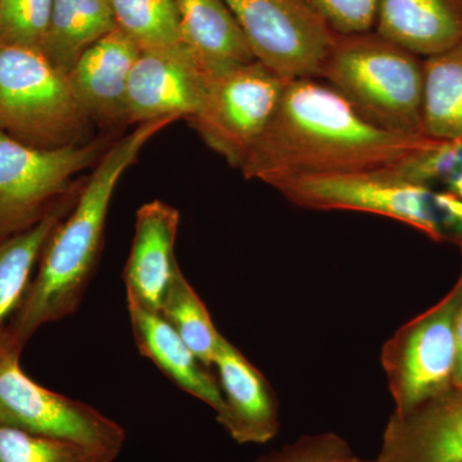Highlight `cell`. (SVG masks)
I'll return each mask as SVG.
<instances>
[{"instance_id": "cell-1", "label": "cell", "mask_w": 462, "mask_h": 462, "mask_svg": "<svg viewBox=\"0 0 462 462\" xmlns=\"http://www.w3.org/2000/svg\"><path fill=\"white\" fill-rule=\"evenodd\" d=\"M438 142L375 126L330 85L293 79L242 171L245 179L269 187L298 176L402 171L411 158Z\"/></svg>"}, {"instance_id": "cell-2", "label": "cell", "mask_w": 462, "mask_h": 462, "mask_svg": "<svg viewBox=\"0 0 462 462\" xmlns=\"http://www.w3.org/2000/svg\"><path fill=\"white\" fill-rule=\"evenodd\" d=\"M175 121L166 117L138 125L100 158L71 211L51 234L39 258L38 273L5 325L21 349L44 325L63 320L81 305L98 266L109 205L118 181L148 142Z\"/></svg>"}, {"instance_id": "cell-3", "label": "cell", "mask_w": 462, "mask_h": 462, "mask_svg": "<svg viewBox=\"0 0 462 462\" xmlns=\"http://www.w3.org/2000/svg\"><path fill=\"white\" fill-rule=\"evenodd\" d=\"M320 78L375 126L424 135V60L411 51L378 33L338 35Z\"/></svg>"}, {"instance_id": "cell-4", "label": "cell", "mask_w": 462, "mask_h": 462, "mask_svg": "<svg viewBox=\"0 0 462 462\" xmlns=\"http://www.w3.org/2000/svg\"><path fill=\"white\" fill-rule=\"evenodd\" d=\"M91 121L41 51L0 45V132L30 147L83 144Z\"/></svg>"}, {"instance_id": "cell-5", "label": "cell", "mask_w": 462, "mask_h": 462, "mask_svg": "<svg viewBox=\"0 0 462 462\" xmlns=\"http://www.w3.org/2000/svg\"><path fill=\"white\" fill-rule=\"evenodd\" d=\"M21 354L5 325L0 327V424L120 455L124 428L90 404L38 384L23 372Z\"/></svg>"}, {"instance_id": "cell-6", "label": "cell", "mask_w": 462, "mask_h": 462, "mask_svg": "<svg viewBox=\"0 0 462 462\" xmlns=\"http://www.w3.org/2000/svg\"><path fill=\"white\" fill-rule=\"evenodd\" d=\"M107 149L105 141L35 148L0 132V240L41 223L74 191L76 173L98 163Z\"/></svg>"}, {"instance_id": "cell-7", "label": "cell", "mask_w": 462, "mask_h": 462, "mask_svg": "<svg viewBox=\"0 0 462 462\" xmlns=\"http://www.w3.org/2000/svg\"><path fill=\"white\" fill-rule=\"evenodd\" d=\"M285 199L316 211H358L393 218L443 242L428 185L406 180L400 170L298 176L276 182Z\"/></svg>"}, {"instance_id": "cell-8", "label": "cell", "mask_w": 462, "mask_h": 462, "mask_svg": "<svg viewBox=\"0 0 462 462\" xmlns=\"http://www.w3.org/2000/svg\"><path fill=\"white\" fill-rule=\"evenodd\" d=\"M456 289L402 325L383 346L380 361L396 410L404 415L455 388Z\"/></svg>"}, {"instance_id": "cell-9", "label": "cell", "mask_w": 462, "mask_h": 462, "mask_svg": "<svg viewBox=\"0 0 462 462\" xmlns=\"http://www.w3.org/2000/svg\"><path fill=\"white\" fill-rule=\"evenodd\" d=\"M288 81L258 60L238 67L211 81L199 111L188 121L212 151L242 170Z\"/></svg>"}, {"instance_id": "cell-10", "label": "cell", "mask_w": 462, "mask_h": 462, "mask_svg": "<svg viewBox=\"0 0 462 462\" xmlns=\"http://www.w3.org/2000/svg\"><path fill=\"white\" fill-rule=\"evenodd\" d=\"M258 62L287 80L320 78L337 33L303 0H224Z\"/></svg>"}, {"instance_id": "cell-11", "label": "cell", "mask_w": 462, "mask_h": 462, "mask_svg": "<svg viewBox=\"0 0 462 462\" xmlns=\"http://www.w3.org/2000/svg\"><path fill=\"white\" fill-rule=\"evenodd\" d=\"M211 81L182 44L142 51L130 76L129 124L166 117L190 120Z\"/></svg>"}, {"instance_id": "cell-12", "label": "cell", "mask_w": 462, "mask_h": 462, "mask_svg": "<svg viewBox=\"0 0 462 462\" xmlns=\"http://www.w3.org/2000/svg\"><path fill=\"white\" fill-rule=\"evenodd\" d=\"M141 48L116 27L84 51L67 74L76 102L91 123L129 124L127 94Z\"/></svg>"}, {"instance_id": "cell-13", "label": "cell", "mask_w": 462, "mask_h": 462, "mask_svg": "<svg viewBox=\"0 0 462 462\" xmlns=\"http://www.w3.org/2000/svg\"><path fill=\"white\" fill-rule=\"evenodd\" d=\"M376 462H462V387L389 419Z\"/></svg>"}, {"instance_id": "cell-14", "label": "cell", "mask_w": 462, "mask_h": 462, "mask_svg": "<svg viewBox=\"0 0 462 462\" xmlns=\"http://www.w3.org/2000/svg\"><path fill=\"white\" fill-rule=\"evenodd\" d=\"M214 367L225 402L217 421L240 445L272 440L279 430L278 401L260 370L225 337Z\"/></svg>"}, {"instance_id": "cell-15", "label": "cell", "mask_w": 462, "mask_h": 462, "mask_svg": "<svg viewBox=\"0 0 462 462\" xmlns=\"http://www.w3.org/2000/svg\"><path fill=\"white\" fill-rule=\"evenodd\" d=\"M180 214L162 200L145 203L136 212L135 233L123 278L126 300L160 311L179 266L175 257Z\"/></svg>"}, {"instance_id": "cell-16", "label": "cell", "mask_w": 462, "mask_h": 462, "mask_svg": "<svg viewBox=\"0 0 462 462\" xmlns=\"http://www.w3.org/2000/svg\"><path fill=\"white\" fill-rule=\"evenodd\" d=\"M126 300L134 339L142 356L156 365L182 391L208 404L216 415L223 413V392L217 379L209 372L211 369L200 363L160 311Z\"/></svg>"}, {"instance_id": "cell-17", "label": "cell", "mask_w": 462, "mask_h": 462, "mask_svg": "<svg viewBox=\"0 0 462 462\" xmlns=\"http://www.w3.org/2000/svg\"><path fill=\"white\" fill-rule=\"evenodd\" d=\"M176 5L181 44L211 80L257 60L224 0H176Z\"/></svg>"}, {"instance_id": "cell-18", "label": "cell", "mask_w": 462, "mask_h": 462, "mask_svg": "<svg viewBox=\"0 0 462 462\" xmlns=\"http://www.w3.org/2000/svg\"><path fill=\"white\" fill-rule=\"evenodd\" d=\"M376 33L418 57L462 42V0H379Z\"/></svg>"}, {"instance_id": "cell-19", "label": "cell", "mask_w": 462, "mask_h": 462, "mask_svg": "<svg viewBox=\"0 0 462 462\" xmlns=\"http://www.w3.org/2000/svg\"><path fill=\"white\" fill-rule=\"evenodd\" d=\"M116 27L112 0H54L41 51L67 75L85 51Z\"/></svg>"}, {"instance_id": "cell-20", "label": "cell", "mask_w": 462, "mask_h": 462, "mask_svg": "<svg viewBox=\"0 0 462 462\" xmlns=\"http://www.w3.org/2000/svg\"><path fill=\"white\" fill-rule=\"evenodd\" d=\"M78 199L75 191L69 194L32 229L0 240V327L20 306L51 234Z\"/></svg>"}, {"instance_id": "cell-21", "label": "cell", "mask_w": 462, "mask_h": 462, "mask_svg": "<svg viewBox=\"0 0 462 462\" xmlns=\"http://www.w3.org/2000/svg\"><path fill=\"white\" fill-rule=\"evenodd\" d=\"M422 134L462 142V42L424 60Z\"/></svg>"}, {"instance_id": "cell-22", "label": "cell", "mask_w": 462, "mask_h": 462, "mask_svg": "<svg viewBox=\"0 0 462 462\" xmlns=\"http://www.w3.org/2000/svg\"><path fill=\"white\" fill-rule=\"evenodd\" d=\"M160 314L189 346L200 363L214 367L216 354L224 336L215 327L211 315L197 291L176 267L160 307Z\"/></svg>"}, {"instance_id": "cell-23", "label": "cell", "mask_w": 462, "mask_h": 462, "mask_svg": "<svg viewBox=\"0 0 462 462\" xmlns=\"http://www.w3.org/2000/svg\"><path fill=\"white\" fill-rule=\"evenodd\" d=\"M116 25L141 51L181 44L176 0H112Z\"/></svg>"}, {"instance_id": "cell-24", "label": "cell", "mask_w": 462, "mask_h": 462, "mask_svg": "<svg viewBox=\"0 0 462 462\" xmlns=\"http://www.w3.org/2000/svg\"><path fill=\"white\" fill-rule=\"evenodd\" d=\"M117 456L0 424V462H114Z\"/></svg>"}, {"instance_id": "cell-25", "label": "cell", "mask_w": 462, "mask_h": 462, "mask_svg": "<svg viewBox=\"0 0 462 462\" xmlns=\"http://www.w3.org/2000/svg\"><path fill=\"white\" fill-rule=\"evenodd\" d=\"M54 0H0V45L42 51Z\"/></svg>"}, {"instance_id": "cell-26", "label": "cell", "mask_w": 462, "mask_h": 462, "mask_svg": "<svg viewBox=\"0 0 462 462\" xmlns=\"http://www.w3.org/2000/svg\"><path fill=\"white\" fill-rule=\"evenodd\" d=\"M337 35L367 33L376 23L379 0H303Z\"/></svg>"}, {"instance_id": "cell-27", "label": "cell", "mask_w": 462, "mask_h": 462, "mask_svg": "<svg viewBox=\"0 0 462 462\" xmlns=\"http://www.w3.org/2000/svg\"><path fill=\"white\" fill-rule=\"evenodd\" d=\"M352 456L345 439L334 433H321L300 437L254 462H346Z\"/></svg>"}, {"instance_id": "cell-28", "label": "cell", "mask_w": 462, "mask_h": 462, "mask_svg": "<svg viewBox=\"0 0 462 462\" xmlns=\"http://www.w3.org/2000/svg\"><path fill=\"white\" fill-rule=\"evenodd\" d=\"M433 206L443 231H454L455 238H462V199L451 190L433 193Z\"/></svg>"}, {"instance_id": "cell-29", "label": "cell", "mask_w": 462, "mask_h": 462, "mask_svg": "<svg viewBox=\"0 0 462 462\" xmlns=\"http://www.w3.org/2000/svg\"><path fill=\"white\" fill-rule=\"evenodd\" d=\"M455 337L457 348V364H456V387H462V272L456 282Z\"/></svg>"}, {"instance_id": "cell-30", "label": "cell", "mask_w": 462, "mask_h": 462, "mask_svg": "<svg viewBox=\"0 0 462 462\" xmlns=\"http://www.w3.org/2000/svg\"><path fill=\"white\" fill-rule=\"evenodd\" d=\"M449 184V190L462 199V167L447 180Z\"/></svg>"}, {"instance_id": "cell-31", "label": "cell", "mask_w": 462, "mask_h": 462, "mask_svg": "<svg viewBox=\"0 0 462 462\" xmlns=\"http://www.w3.org/2000/svg\"><path fill=\"white\" fill-rule=\"evenodd\" d=\"M346 462H376V461H364V460H360V458L355 457V456H352V457L349 458V460Z\"/></svg>"}, {"instance_id": "cell-32", "label": "cell", "mask_w": 462, "mask_h": 462, "mask_svg": "<svg viewBox=\"0 0 462 462\" xmlns=\"http://www.w3.org/2000/svg\"><path fill=\"white\" fill-rule=\"evenodd\" d=\"M454 242L458 245V248H460L462 254V238H456L454 239Z\"/></svg>"}]
</instances>
